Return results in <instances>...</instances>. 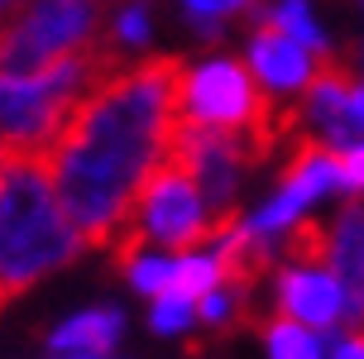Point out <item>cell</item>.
Instances as JSON below:
<instances>
[{"mask_svg":"<svg viewBox=\"0 0 364 359\" xmlns=\"http://www.w3.org/2000/svg\"><path fill=\"white\" fill-rule=\"evenodd\" d=\"M321 58V53H316ZM316 58H311L307 43L278 34L273 24H264L250 43V68L264 77V87H278V91H297V87H311L316 77Z\"/></svg>","mask_w":364,"mask_h":359,"instance_id":"5b68a950","label":"cell"},{"mask_svg":"<svg viewBox=\"0 0 364 359\" xmlns=\"http://www.w3.org/2000/svg\"><path fill=\"white\" fill-rule=\"evenodd\" d=\"M326 359H364V331H350V341H326Z\"/></svg>","mask_w":364,"mask_h":359,"instance_id":"5bb4252c","label":"cell"},{"mask_svg":"<svg viewBox=\"0 0 364 359\" xmlns=\"http://www.w3.org/2000/svg\"><path fill=\"white\" fill-rule=\"evenodd\" d=\"M346 182L355 192L364 187V149H346Z\"/></svg>","mask_w":364,"mask_h":359,"instance_id":"9a60e30c","label":"cell"},{"mask_svg":"<svg viewBox=\"0 0 364 359\" xmlns=\"http://www.w3.org/2000/svg\"><path fill=\"white\" fill-rule=\"evenodd\" d=\"M73 215L58 197L53 149L5 144L0 159V302L10 306L38 278L68 269L82 254Z\"/></svg>","mask_w":364,"mask_h":359,"instance_id":"7a4b0ae2","label":"cell"},{"mask_svg":"<svg viewBox=\"0 0 364 359\" xmlns=\"http://www.w3.org/2000/svg\"><path fill=\"white\" fill-rule=\"evenodd\" d=\"M278 250H283V259H288L292 269H331L336 264V240L311 215L307 220H292L288 230H283V240H278Z\"/></svg>","mask_w":364,"mask_h":359,"instance_id":"ba28073f","label":"cell"},{"mask_svg":"<svg viewBox=\"0 0 364 359\" xmlns=\"http://www.w3.org/2000/svg\"><path fill=\"white\" fill-rule=\"evenodd\" d=\"M73 359H91V355H73Z\"/></svg>","mask_w":364,"mask_h":359,"instance_id":"2e32d148","label":"cell"},{"mask_svg":"<svg viewBox=\"0 0 364 359\" xmlns=\"http://www.w3.org/2000/svg\"><path fill=\"white\" fill-rule=\"evenodd\" d=\"M120 331H125V321H120V311H82V316H73V321H63L48 336V345L53 350H63V355H106L110 345L120 341Z\"/></svg>","mask_w":364,"mask_h":359,"instance_id":"52a82bcc","label":"cell"},{"mask_svg":"<svg viewBox=\"0 0 364 359\" xmlns=\"http://www.w3.org/2000/svg\"><path fill=\"white\" fill-rule=\"evenodd\" d=\"M0 159H5V144H0Z\"/></svg>","mask_w":364,"mask_h":359,"instance_id":"e0dca14e","label":"cell"},{"mask_svg":"<svg viewBox=\"0 0 364 359\" xmlns=\"http://www.w3.org/2000/svg\"><path fill=\"white\" fill-rule=\"evenodd\" d=\"M264 24H273L278 34L297 38V43H307L311 53H326V38H321V29H316V19H311V10L302 5V0H283Z\"/></svg>","mask_w":364,"mask_h":359,"instance_id":"30bf717a","label":"cell"},{"mask_svg":"<svg viewBox=\"0 0 364 359\" xmlns=\"http://www.w3.org/2000/svg\"><path fill=\"white\" fill-rule=\"evenodd\" d=\"M278 311L292 316V321L302 326H316V331H326L346 316V292L336 278H326L321 269H283L278 273Z\"/></svg>","mask_w":364,"mask_h":359,"instance_id":"277c9868","label":"cell"},{"mask_svg":"<svg viewBox=\"0 0 364 359\" xmlns=\"http://www.w3.org/2000/svg\"><path fill=\"white\" fill-rule=\"evenodd\" d=\"M264 341H269L273 359H326V341L307 336L311 326L292 321V316H273V321H259Z\"/></svg>","mask_w":364,"mask_h":359,"instance_id":"9c48e42d","label":"cell"},{"mask_svg":"<svg viewBox=\"0 0 364 359\" xmlns=\"http://www.w3.org/2000/svg\"><path fill=\"white\" fill-rule=\"evenodd\" d=\"M0 306H5V302H0Z\"/></svg>","mask_w":364,"mask_h":359,"instance_id":"ffe728a7","label":"cell"},{"mask_svg":"<svg viewBox=\"0 0 364 359\" xmlns=\"http://www.w3.org/2000/svg\"><path fill=\"white\" fill-rule=\"evenodd\" d=\"M360 331H364V326H360Z\"/></svg>","mask_w":364,"mask_h":359,"instance_id":"d6986e66","label":"cell"},{"mask_svg":"<svg viewBox=\"0 0 364 359\" xmlns=\"http://www.w3.org/2000/svg\"><path fill=\"white\" fill-rule=\"evenodd\" d=\"M192 316H197V302H192V297H159L149 326H154V331H164V336H178V331L192 326Z\"/></svg>","mask_w":364,"mask_h":359,"instance_id":"8fae6325","label":"cell"},{"mask_svg":"<svg viewBox=\"0 0 364 359\" xmlns=\"http://www.w3.org/2000/svg\"><path fill=\"white\" fill-rule=\"evenodd\" d=\"M96 29H101V0H24L19 10H0V72L34 77L96 43L101 38Z\"/></svg>","mask_w":364,"mask_h":359,"instance_id":"3957f363","label":"cell"},{"mask_svg":"<svg viewBox=\"0 0 364 359\" xmlns=\"http://www.w3.org/2000/svg\"><path fill=\"white\" fill-rule=\"evenodd\" d=\"M336 278L346 287V321L364 326V206H350L336 220Z\"/></svg>","mask_w":364,"mask_h":359,"instance_id":"8992f818","label":"cell"},{"mask_svg":"<svg viewBox=\"0 0 364 359\" xmlns=\"http://www.w3.org/2000/svg\"><path fill=\"white\" fill-rule=\"evenodd\" d=\"M144 34H149L144 10H139V5H134V10H125V15H120V24H115V38H120V43H144Z\"/></svg>","mask_w":364,"mask_h":359,"instance_id":"7c38bea8","label":"cell"},{"mask_svg":"<svg viewBox=\"0 0 364 359\" xmlns=\"http://www.w3.org/2000/svg\"><path fill=\"white\" fill-rule=\"evenodd\" d=\"M250 0H187V10L197 19H216V15H230V10H245Z\"/></svg>","mask_w":364,"mask_h":359,"instance_id":"4fadbf2b","label":"cell"},{"mask_svg":"<svg viewBox=\"0 0 364 359\" xmlns=\"http://www.w3.org/2000/svg\"><path fill=\"white\" fill-rule=\"evenodd\" d=\"M0 5H5V0H0Z\"/></svg>","mask_w":364,"mask_h":359,"instance_id":"ac0fdd59","label":"cell"},{"mask_svg":"<svg viewBox=\"0 0 364 359\" xmlns=\"http://www.w3.org/2000/svg\"><path fill=\"white\" fill-rule=\"evenodd\" d=\"M187 63L178 53L139 58L96 82L53 144L58 197L91 250H110L134 220L149 173L164 163L182 120Z\"/></svg>","mask_w":364,"mask_h":359,"instance_id":"6da1fadb","label":"cell"}]
</instances>
